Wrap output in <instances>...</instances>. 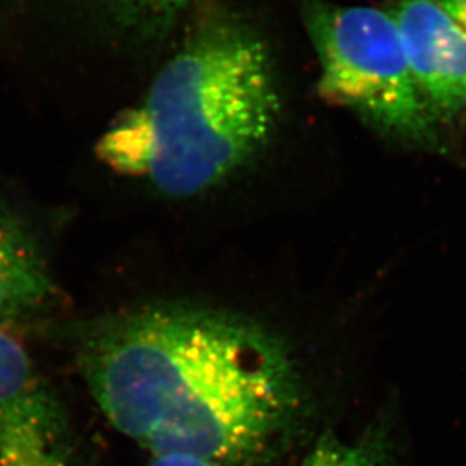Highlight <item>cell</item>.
I'll use <instances>...</instances> for the list:
<instances>
[{
    "instance_id": "cell-1",
    "label": "cell",
    "mask_w": 466,
    "mask_h": 466,
    "mask_svg": "<svg viewBox=\"0 0 466 466\" xmlns=\"http://www.w3.org/2000/svg\"><path fill=\"white\" fill-rule=\"evenodd\" d=\"M73 344L105 417L153 456L256 465L300 418L291 359L271 335L233 315L150 306L96 319Z\"/></svg>"
},
{
    "instance_id": "cell-2",
    "label": "cell",
    "mask_w": 466,
    "mask_h": 466,
    "mask_svg": "<svg viewBox=\"0 0 466 466\" xmlns=\"http://www.w3.org/2000/svg\"><path fill=\"white\" fill-rule=\"evenodd\" d=\"M282 116L273 59L241 23L198 31L147 95L97 144L102 162L161 193L189 198L220 184L268 144Z\"/></svg>"
},
{
    "instance_id": "cell-3",
    "label": "cell",
    "mask_w": 466,
    "mask_h": 466,
    "mask_svg": "<svg viewBox=\"0 0 466 466\" xmlns=\"http://www.w3.org/2000/svg\"><path fill=\"white\" fill-rule=\"evenodd\" d=\"M303 17L324 100L351 109L394 141L442 150L441 121L413 79L390 11L305 0Z\"/></svg>"
},
{
    "instance_id": "cell-4",
    "label": "cell",
    "mask_w": 466,
    "mask_h": 466,
    "mask_svg": "<svg viewBox=\"0 0 466 466\" xmlns=\"http://www.w3.org/2000/svg\"><path fill=\"white\" fill-rule=\"evenodd\" d=\"M58 395L25 347L0 328V466H70Z\"/></svg>"
},
{
    "instance_id": "cell-5",
    "label": "cell",
    "mask_w": 466,
    "mask_h": 466,
    "mask_svg": "<svg viewBox=\"0 0 466 466\" xmlns=\"http://www.w3.org/2000/svg\"><path fill=\"white\" fill-rule=\"evenodd\" d=\"M390 15L413 79L438 120L466 106V31L438 0H397Z\"/></svg>"
},
{
    "instance_id": "cell-6",
    "label": "cell",
    "mask_w": 466,
    "mask_h": 466,
    "mask_svg": "<svg viewBox=\"0 0 466 466\" xmlns=\"http://www.w3.org/2000/svg\"><path fill=\"white\" fill-rule=\"evenodd\" d=\"M58 297L36 233L0 202V328L36 319Z\"/></svg>"
},
{
    "instance_id": "cell-7",
    "label": "cell",
    "mask_w": 466,
    "mask_h": 466,
    "mask_svg": "<svg viewBox=\"0 0 466 466\" xmlns=\"http://www.w3.org/2000/svg\"><path fill=\"white\" fill-rule=\"evenodd\" d=\"M390 427L377 422L359 440L342 441L324 431L300 466H399Z\"/></svg>"
},
{
    "instance_id": "cell-8",
    "label": "cell",
    "mask_w": 466,
    "mask_h": 466,
    "mask_svg": "<svg viewBox=\"0 0 466 466\" xmlns=\"http://www.w3.org/2000/svg\"><path fill=\"white\" fill-rule=\"evenodd\" d=\"M113 22L135 35L161 36L198 0H96Z\"/></svg>"
},
{
    "instance_id": "cell-9",
    "label": "cell",
    "mask_w": 466,
    "mask_h": 466,
    "mask_svg": "<svg viewBox=\"0 0 466 466\" xmlns=\"http://www.w3.org/2000/svg\"><path fill=\"white\" fill-rule=\"evenodd\" d=\"M147 466H218L189 454H157Z\"/></svg>"
},
{
    "instance_id": "cell-10",
    "label": "cell",
    "mask_w": 466,
    "mask_h": 466,
    "mask_svg": "<svg viewBox=\"0 0 466 466\" xmlns=\"http://www.w3.org/2000/svg\"><path fill=\"white\" fill-rule=\"evenodd\" d=\"M438 2L466 31V0H438Z\"/></svg>"
}]
</instances>
